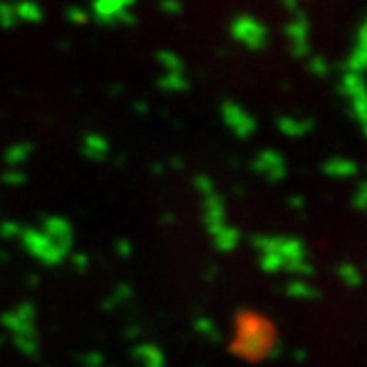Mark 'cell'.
I'll return each instance as SVG.
<instances>
[]
</instances>
